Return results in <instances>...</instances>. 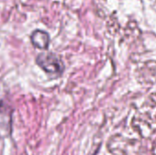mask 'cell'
<instances>
[{
  "mask_svg": "<svg viewBox=\"0 0 156 155\" xmlns=\"http://www.w3.org/2000/svg\"><path fill=\"white\" fill-rule=\"evenodd\" d=\"M37 64L48 74L60 75L64 70L61 60L52 53H41L37 58Z\"/></svg>",
  "mask_w": 156,
  "mask_h": 155,
  "instance_id": "obj_1",
  "label": "cell"
},
{
  "mask_svg": "<svg viewBox=\"0 0 156 155\" xmlns=\"http://www.w3.org/2000/svg\"><path fill=\"white\" fill-rule=\"evenodd\" d=\"M11 127V111L9 107L1 102L0 103V136L5 137L8 135Z\"/></svg>",
  "mask_w": 156,
  "mask_h": 155,
  "instance_id": "obj_2",
  "label": "cell"
},
{
  "mask_svg": "<svg viewBox=\"0 0 156 155\" xmlns=\"http://www.w3.org/2000/svg\"><path fill=\"white\" fill-rule=\"evenodd\" d=\"M30 39L33 46L39 49H46L49 45V36L47 32L42 30H35L32 33Z\"/></svg>",
  "mask_w": 156,
  "mask_h": 155,
  "instance_id": "obj_3",
  "label": "cell"
}]
</instances>
